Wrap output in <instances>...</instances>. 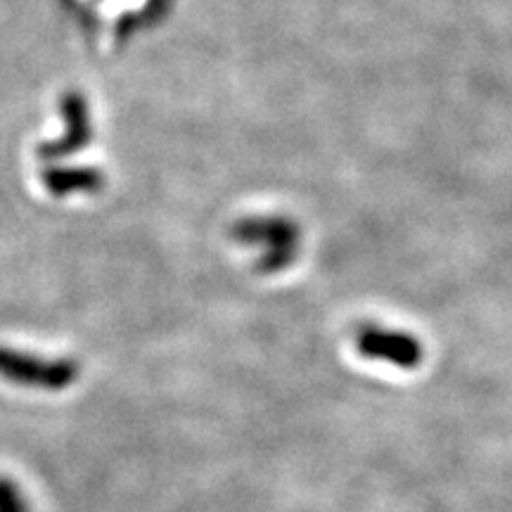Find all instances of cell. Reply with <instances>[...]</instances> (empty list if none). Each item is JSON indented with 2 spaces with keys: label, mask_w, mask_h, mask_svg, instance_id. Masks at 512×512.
I'll list each match as a JSON object with an SVG mask.
<instances>
[{
  "label": "cell",
  "mask_w": 512,
  "mask_h": 512,
  "mask_svg": "<svg viewBox=\"0 0 512 512\" xmlns=\"http://www.w3.org/2000/svg\"><path fill=\"white\" fill-rule=\"evenodd\" d=\"M358 354L373 363H384L399 370H415L422 363V344L411 332L384 328V325L368 323L356 332Z\"/></svg>",
  "instance_id": "7a4b0ae2"
},
{
  "label": "cell",
  "mask_w": 512,
  "mask_h": 512,
  "mask_svg": "<svg viewBox=\"0 0 512 512\" xmlns=\"http://www.w3.org/2000/svg\"><path fill=\"white\" fill-rule=\"evenodd\" d=\"M0 512H31L22 489L8 477H0Z\"/></svg>",
  "instance_id": "277c9868"
},
{
  "label": "cell",
  "mask_w": 512,
  "mask_h": 512,
  "mask_svg": "<svg viewBox=\"0 0 512 512\" xmlns=\"http://www.w3.org/2000/svg\"><path fill=\"white\" fill-rule=\"evenodd\" d=\"M0 380L24 389L64 392L79 380V366L69 358H43L29 351L0 347Z\"/></svg>",
  "instance_id": "6da1fadb"
},
{
  "label": "cell",
  "mask_w": 512,
  "mask_h": 512,
  "mask_svg": "<svg viewBox=\"0 0 512 512\" xmlns=\"http://www.w3.org/2000/svg\"><path fill=\"white\" fill-rule=\"evenodd\" d=\"M240 238L245 242L261 245L264 256L259 259V268L266 273L283 271L294 259V254H297V233H294L290 223H249L245 230H240Z\"/></svg>",
  "instance_id": "3957f363"
}]
</instances>
